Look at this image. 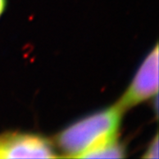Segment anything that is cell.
I'll use <instances>...</instances> for the list:
<instances>
[{
  "instance_id": "obj_1",
  "label": "cell",
  "mask_w": 159,
  "mask_h": 159,
  "mask_svg": "<svg viewBox=\"0 0 159 159\" xmlns=\"http://www.w3.org/2000/svg\"><path fill=\"white\" fill-rule=\"evenodd\" d=\"M123 112L115 103L79 119L57 134V147L65 157L80 158L91 149L117 139Z\"/></svg>"
},
{
  "instance_id": "obj_2",
  "label": "cell",
  "mask_w": 159,
  "mask_h": 159,
  "mask_svg": "<svg viewBox=\"0 0 159 159\" xmlns=\"http://www.w3.org/2000/svg\"><path fill=\"white\" fill-rule=\"evenodd\" d=\"M158 45L148 54L138 69L131 84L116 103L123 111L157 94Z\"/></svg>"
},
{
  "instance_id": "obj_3",
  "label": "cell",
  "mask_w": 159,
  "mask_h": 159,
  "mask_svg": "<svg viewBox=\"0 0 159 159\" xmlns=\"http://www.w3.org/2000/svg\"><path fill=\"white\" fill-rule=\"evenodd\" d=\"M51 143L33 134L7 133L0 135V158H55Z\"/></svg>"
},
{
  "instance_id": "obj_4",
  "label": "cell",
  "mask_w": 159,
  "mask_h": 159,
  "mask_svg": "<svg viewBox=\"0 0 159 159\" xmlns=\"http://www.w3.org/2000/svg\"><path fill=\"white\" fill-rule=\"evenodd\" d=\"M125 157L124 146L118 141V139H115L88 151L82 155L80 158H123Z\"/></svg>"
},
{
  "instance_id": "obj_5",
  "label": "cell",
  "mask_w": 159,
  "mask_h": 159,
  "mask_svg": "<svg viewBox=\"0 0 159 159\" xmlns=\"http://www.w3.org/2000/svg\"><path fill=\"white\" fill-rule=\"evenodd\" d=\"M144 158L157 159L158 158V135L156 134L151 143L146 149L145 154L143 155Z\"/></svg>"
},
{
  "instance_id": "obj_6",
  "label": "cell",
  "mask_w": 159,
  "mask_h": 159,
  "mask_svg": "<svg viewBox=\"0 0 159 159\" xmlns=\"http://www.w3.org/2000/svg\"><path fill=\"white\" fill-rule=\"evenodd\" d=\"M6 6V0H0V16L5 11V8Z\"/></svg>"
}]
</instances>
